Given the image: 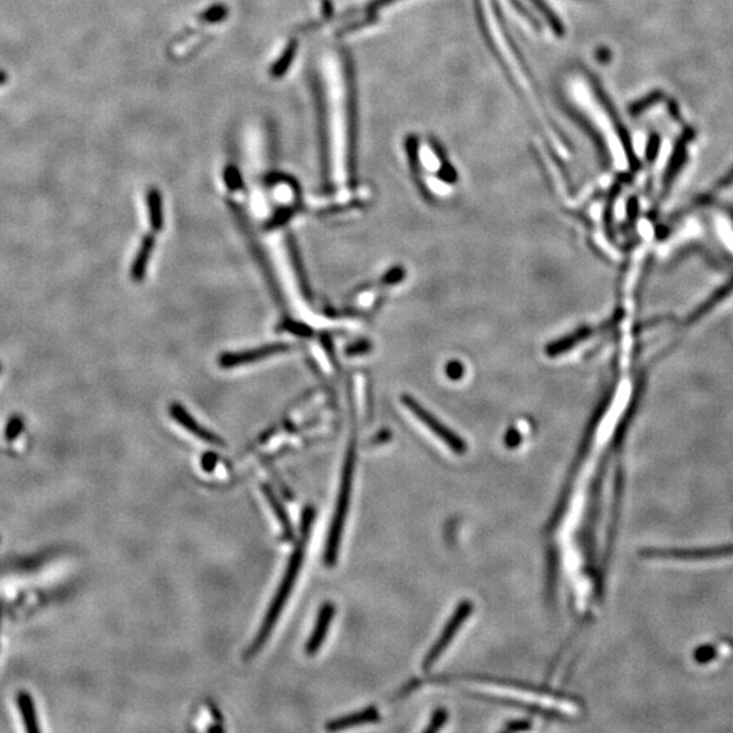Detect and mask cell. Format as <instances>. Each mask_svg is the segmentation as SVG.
Listing matches in <instances>:
<instances>
[{
  "mask_svg": "<svg viewBox=\"0 0 733 733\" xmlns=\"http://www.w3.org/2000/svg\"><path fill=\"white\" fill-rule=\"evenodd\" d=\"M691 138H692V133H691V130H687L677 140V145L674 148V153H672V156H671V160H670V165H668L667 171H665V175H664V186H665V189L670 188V185L674 183L679 170L682 169V166L685 165V162L687 159V145H689V141L691 140Z\"/></svg>",
  "mask_w": 733,
  "mask_h": 733,
  "instance_id": "9c48e42d",
  "label": "cell"
},
{
  "mask_svg": "<svg viewBox=\"0 0 733 733\" xmlns=\"http://www.w3.org/2000/svg\"><path fill=\"white\" fill-rule=\"evenodd\" d=\"M733 183V168H732V169L729 170V171H728V174H727V175H725V177H724V180H721V183H719V185H721V186H727V185H729V183Z\"/></svg>",
  "mask_w": 733,
  "mask_h": 733,
  "instance_id": "603a6c76",
  "label": "cell"
},
{
  "mask_svg": "<svg viewBox=\"0 0 733 733\" xmlns=\"http://www.w3.org/2000/svg\"><path fill=\"white\" fill-rule=\"evenodd\" d=\"M404 404L406 405V408L421 421V423L434 434L436 435L448 448H451L452 451L455 453H465L467 450V446H466L465 440L458 436L455 432H452L451 429L448 426H446L441 421H439L436 417L434 414H431L429 411L424 409V406H421L420 404H417L410 395H404L402 398Z\"/></svg>",
  "mask_w": 733,
  "mask_h": 733,
  "instance_id": "277c9868",
  "label": "cell"
},
{
  "mask_svg": "<svg viewBox=\"0 0 733 733\" xmlns=\"http://www.w3.org/2000/svg\"><path fill=\"white\" fill-rule=\"evenodd\" d=\"M295 51H297L295 43H289V45H287V48H285V51L282 52V55L280 56V58H279V61H276V64H275V66H273V68H272V73H273L276 78L282 76V73H284L285 70H287V67H289V64L292 63L294 55H295Z\"/></svg>",
  "mask_w": 733,
  "mask_h": 733,
  "instance_id": "2e32d148",
  "label": "cell"
},
{
  "mask_svg": "<svg viewBox=\"0 0 733 733\" xmlns=\"http://www.w3.org/2000/svg\"><path fill=\"white\" fill-rule=\"evenodd\" d=\"M378 719H379L378 709L374 707V706H369V707H366L364 710L357 712V713H353V714H348V716L329 721L326 724V729L327 731H341V729H348V728L364 725V724H371V722H375Z\"/></svg>",
  "mask_w": 733,
  "mask_h": 733,
  "instance_id": "ba28073f",
  "label": "cell"
},
{
  "mask_svg": "<svg viewBox=\"0 0 733 733\" xmlns=\"http://www.w3.org/2000/svg\"><path fill=\"white\" fill-rule=\"evenodd\" d=\"M663 99V93L662 91H653L648 96L642 97L641 99H638L637 102H635L632 106H630V114L632 116H640V114L644 113L645 111L650 109L652 106H655L656 103H659L660 101Z\"/></svg>",
  "mask_w": 733,
  "mask_h": 733,
  "instance_id": "5bb4252c",
  "label": "cell"
},
{
  "mask_svg": "<svg viewBox=\"0 0 733 733\" xmlns=\"http://www.w3.org/2000/svg\"><path fill=\"white\" fill-rule=\"evenodd\" d=\"M148 205H150V211H151V222H153V227L155 230H160L162 225H163V217H162V200H160V195L159 192H156L155 189H153L148 195Z\"/></svg>",
  "mask_w": 733,
  "mask_h": 733,
  "instance_id": "9a60e30c",
  "label": "cell"
},
{
  "mask_svg": "<svg viewBox=\"0 0 733 733\" xmlns=\"http://www.w3.org/2000/svg\"><path fill=\"white\" fill-rule=\"evenodd\" d=\"M531 728L530 721L527 719H519V721H511L508 725L504 727L506 732H522Z\"/></svg>",
  "mask_w": 733,
  "mask_h": 733,
  "instance_id": "ffe728a7",
  "label": "cell"
},
{
  "mask_svg": "<svg viewBox=\"0 0 733 733\" xmlns=\"http://www.w3.org/2000/svg\"><path fill=\"white\" fill-rule=\"evenodd\" d=\"M16 704L19 707L25 729L28 732H40V724L31 695L26 691H19L16 695Z\"/></svg>",
  "mask_w": 733,
  "mask_h": 733,
  "instance_id": "7c38bea8",
  "label": "cell"
},
{
  "mask_svg": "<svg viewBox=\"0 0 733 733\" xmlns=\"http://www.w3.org/2000/svg\"><path fill=\"white\" fill-rule=\"evenodd\" d=\"M0 618H1V607H0Z\"/></svg>",
  "mask_w": 733,
  "mask_h": 733,
  "instance_id": "cb8c5ba5",
  "label": "cell"
},
{
  "mask_svg": "<svg viewBox=\"0 0 733 733\" xmlns=\"http://www.w3.org/2000/svg\"><path fill=\"white\" fill-rule=\"evenodd\" d=\"M315 515H317L315 509L312 507L306 508L304 512H303L302 523H300V538H299L297 548H295L291 558H289V563L287 565V569L284 572L282 583H280L277 591H276L273 599H272V603H270L268 611L265 614V618H264L261 626H260V630L254 637L253 642L250 644V647L247 648L246 653H245L246 659H250V657L255 656L262 649V647L265 645V642L268 641V638L270 637V633L275 629L276 622L279 620L280 615H282V610H284V606H285L288 598L291 596V593H292V590L295 587V583H297V576L300 573L302 565H303L306 545H307L309 538H310L311 527H312V523L315 521Z\"/></svg>",
  "mask_w": 733,
  "mask_h": 733,
  "instance_id": "7a4b0ae2",
  "label": "cell"
},
{
  "mask_svg": "<svg viewBox=\"0 0 733 733\" xmlns=\"http://www.w3.org/2000/svg\"><path fill=\"white\" fill-rule=\"evenodd\" d=\"M216 465V456L212 455V453H207L204 458H203V466L207 471H211L212 468Z\"/></svg>",
  "mask_w": 733,
  "mask_h": 733,
  "instance_id": "7402d4cb",
  "label": "cell"
},
{
  "mask_svg": "<svg viewBox=\"0 0 733 733\" xmlns=\"http://www.w3.org/2000/svg\"><path fill=\"white\" fill-rule=\"evenodd\" d=\"M474 610V605L470 600L461 602L456 610L453 611L451 618L446 623L441 635H439L436 642L434 644L432 649L428 652L425 660H424V668L428 670L440 659V656L448 648L450 642L455 638L459 629L465 625L466 620L471 615V611Z\"/></svg>",
  "mask_w": 733,
  "mask_h": 733,
  "instance_id": "5b68a950",
  "label": "cell"
},
{
  "mask_svg": "<svg viewBox=\"0 0 733 733\" xmlns=\"http://www.w3.org/2000/svg\"><path fill=\"white\" fill-rule=\"evenodd\" d=\"M153 246H154V240L153 238H147L143 242L141 245L140 252L139 255L135 261V265H133V279L135 280H141L143 279V275H144V270H145V265L148 262V258L151 255V250H153Z\"/></svg>",
  "mask_w": 733,
  "mask_h": 733,
  "instance_id": "4fadbf2b",
  "label": "cell"
},
{
  "mask_svg": "<svg viewBox=\"0 0 733 733\" xmlns=\"http://www.w3.org/2000/svg\"><path fill=\"white\" fill-rule=\"evenodd\" d=\"M477 3L482 28L485 30V34L496 55L507 70L508 76L518 87L523 98L528 102L530 109L533 111V113H535L536 118H539L540 124L545 127V130L549 135H557L554 123L550 117V112H548V108L539 94V88L536 87L531 73L528 72L521 53L518 52V48L515 49L513 41L506 29L507 26L504 28L496 0H477Z\"/></svg>",
  "mask_w": 733,
  "mask_h": 733,
  "instance_id": "6da1fadb",
  "label": "cell"
},
{
  "mask_svg": "<svg viewBox=\"0 0 733 733\" xmlns=\"http://www.w3.org/2000/svg\"><path fill=\"white\" fill-rule=\"evenodd\" d=\"M354 466H356V441L354 437L349 443L348 452L345 455V462L342 467V477H341V485H339V498L337 506L334 511V516L330 524V531L326 540V550H324V564L327 566H333L337 561L339 557V543L341 536L344 533V526L347 521V515L349 511V503H351V493H352L353 477H354Z\"/></svg>",
  "mask_w": 733,
  "mask_h": 733,
  "instance_id": "3957f363",
  "label": "cell"
},
{
  "mask_svg": "<svg viewBox=\"0 0 733 733\" xmlns=\"http://www.w3.org/2000/svg\"><path fill=\"white\" fill-rule=\"evenodd\" d=\"M446 372H447L448 378H451L453 381L461 379L463 376V364L456 362V360L450 362L447 366H446Z\"/></svg>",
  "mask_w": 733,
  "mask_h": 733,
  "instance_id": "ac0fdd59",
  "label": "cell"
},
{
  "mask_svg": "<svg viewBox=\"0 0 733 733\" xmlns=\"http://www.w3.org/2000/svg\"><path fill=\"white\" fill-rule=\"evenodd\" d=\"M659 148H660V136L653 133L649 138L648 147H647V158L649 160H653L657 156Z\"/></svg>",
  "mask_w": 733,
  "mask_h": 733,
  "instance_id": "d6986e66",
  "label": "cell"
},
{
  "mask_svg": "<svg viewBox=\"0 0 733 733\" xmlns=\"http://www.w3.org/2000/svg\"><path fill=\"white\" fill-rule=\"evenodd\" d=\"M171 414L173 417L178 421V423L183 425L189 432H192L195 436H198V439L210 443L212 446H225V441L220 439V437L216 436L215 434H212L210 431H207L204 426H201L200 424L190 417L185 410L183 409V406H178V405H174L173 409H171Z\"/></svg>",
  "mask_w": 733,
  "mask_h": 733,
  "instance_id": "52a82bcc",
  "label": "cell"
},
{
  "mask_svg": "<svg viewBox=\"0 0 733 733\" xmlns=\"http://www.w3.org/2000/svg\"><path fill=\"white\" fill-rule=\"evenodd\" d=\"M447 719H448L447 710L446 709H437L436 712L434 713V716L431 717L428 727L424 729V732L434 733L440 731L444 727Z\"/></svg>",
  "mask_w": 733,
  "mask_h": 733,
  "instance_id": "e0dca14e",
  "label": "cell"
},
{
  "mask_svg": "<svg viewBox=\"0 0 733 733\" xmlns=\"http://www.w3.org/2000/svg\"><path fill=\"white\" fill-rule=\"evenodd\" d=\"M262 492L265 494V498L268 500L272 511L275 512L276 519L279 521L280 526H282L284 538L288 539V540H292L295 533H294V527H292V523H291V519H289V515L287 513V509L284 508L282 501L277 497V494L273 492V489L269 485H265V483L262 485Z\"/></svg>",
  "mask_w": 733,
  "mask_h": 733,
  "instance_id": "30bf717a",
  "label": "cell"
},
{
  "mask_svg": "<svg viewBox=\"0 0 733 733\" xmlns=\"http://www.w3.org/2000/svg\"><path fill=\"white\" fill-rule=\"evenodd\" d=\"M506 439H507V443L509 447H515V446H518V444L521 443V436H519V434H518L516 431H513V429H511V431L508 432L507 437H506Z\"/></svg>",
  "mask_w": 733,
  "mask_h": 733,
  "instance_id": "44dd1931",
  "label": "cell"
},
{
  "mask_svg": "<svg viewBox=\"0 0 733 733\" xmlns=\"http://www.w3.org/2000/svg\"><path fill=\"white\" fill-rule=\"evenodd\" d=\"M336 615V607L332 603V602H326L324 606L319 608V612H318V617L315 620V626H314V630L311 633V637L306 644V653L307 655H315L324 642L326 640V635L329 632V627H330V623Z\"/></svg>",
  "mask_w": 733,
  "mask_h": 733,
  "instance_id": "8992f818",
  "label": "cell"
},
{
  "mask_svg": "<svg viewBox=\"0 0 733 733\" xmlns=\"http://www.w3.org/2000/svg\"><path fill=\"white\" fill-rule=\"evenodd\" d=\"M285 349H289L288 345H284V344H277V345H269V347H264V348H260V349H254L250 352L240 353V354H227L223 359H222V363L225 364V366H238L242 363H249V362H253L257 359H262V357H267L270 354H275L276 352H282ZM222 364V366H223Z\"/></svg>",
  "mask_w": 733,
  "mask_h": 733,
  "instance_id": "8fae6325",
  "label": "cell"
}]
</instances>
